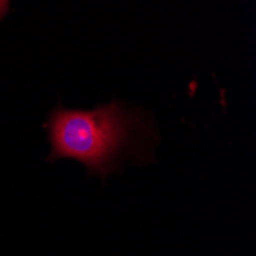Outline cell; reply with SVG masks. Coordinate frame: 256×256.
<instances>
[{
	"instance_id": "cell-1",
	"label": "cell",
	"mask_w": 256,
	"mask_h": 256,
	"mask_svg": "<svg viewBox=\"0 0 256 256\" xmlns=\"http://www.w3.org/2000/svg\"><path fill=\"white\" fill-rule=\"evenodd\" d=\"M138 126V115L118 102L90 110L56 108L46 123L50 160L74 158L83 162L89 174L106 178Z\"/></svg>"
},
{
	"instance_id": "cell-2",
	"label": "cell",
	"mask_w": 256,
	"mask_h": 256,
	"mask_svg": "<svg viewBox=\"0 0 256 256\" xmlns=\"http://www.w3.org/2000/svg\"><path fill=\"white\" fill-rule=\"evenodd\" d=\"M8 6H10V4L8 2H2V0H0V18H4L5 17V14L8 12Z\"/></svg>"
}]
</instances>
